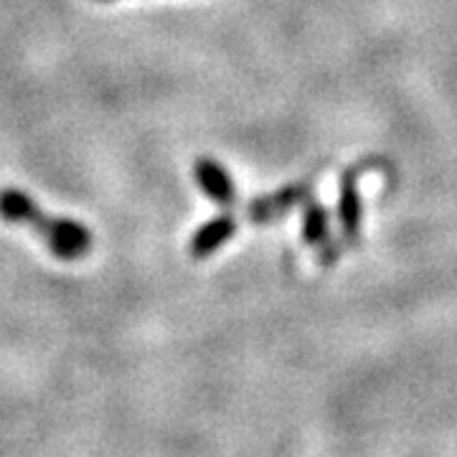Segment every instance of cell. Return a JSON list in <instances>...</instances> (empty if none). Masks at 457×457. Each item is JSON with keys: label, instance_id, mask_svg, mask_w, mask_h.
<instances>
[{"label": "cell", "instance_id": "52a82bcc", "mask_svg": "<svg viewBox=\"0 0 457 457\" xmlns=\"http://www.w3.org/2000/svg\"><path fill=\"white\" fill-rule=\"evenodd\" d=\"M97 3H112V0H97Z\"/></svg>", "mask_w": 457, "mask_h": 457}, {"label": "cell", "instance_id": "3957f363", "mask_svg": "<svg viewBox=\"0 0 457 457\" xmlns=\"http://www.w3.org/2000/svg\"><path fill=\"white\" fill-rule=\"evenodd\" d=\"M374 163L351 165L341 176V191H338V224L341 237L348 246H356L361 242V227H363V204L359 194V179L371 170Z\"/></svg>", "mask_w": 457, "mask_h": 457}, {"label": "cell", "instance_id": "8992f818", "mask_svg": "<svg viewBox=\"0 0 457 457\" xmlns=\"http://www.w3.org/2000/svg\"><path fill=\"white\" fill-rule=\"evenodd\" d=\"M239 231V221L231 213H219L209 221H204L201 227L194 231V237L188 239V254L194 260H206L216 254L221 246L227 245L228 239Z\"/></svg>", "mask_w": 457, "mask_h": 457}, {"label": "cell", "instance_id": "6da1fadb", "mask_svg": "<svg viewBox=\"0 0 457 457\" xmlns=\"http://www.w3.org/2000/svg\"><path fill=\"white\" fill-rule=\"evenodd\" d=\"M0 221H5L8 227L33 228L41 237L44 246L62 262L84 260L95 246V234L82 221L66 216H49L38 209L36 198L11 186L0 188Z\"/></svg>", "mask_w": 457, "mask_h": 457}, {"label": "cell", "instance_id": "7a4b0ae2", "mask_svg": "<svg viewBox=\"0 0 457 457\" xmlns=\"http://www.w3.org/2000/svg\"><path fill=\"white\" fill-rule=\"evenodd\" d=\"M308 198H312L311 183H305V180L287 183V186H282V188L272 191V194L252 198L245 206V213L254 227H270V224H275L279 219H285L297 206H305Z\"/></svg>", "mask_w": 457, "mask_h": 457}, {"label": "cell", "instance_id": "5b68a950", "mask_svg": "<svg viewBox=\"0 0 457 457\" xmlns=\"http://www.w3.org/2000/svg\"><path fill=\"white\" fill-rule=\"evenodd\" d=\"M194 179L201 194L212 198L213 204L224 206V209H234L239 201V191L234 186V179L228 176V170L219 163L216 158H198L194 163Z\"/></svg>", "mask_w": 457, "mask_h": 457}, {"label": "cell", "instance_id": "277c9868", "mask_svg": "<svg viewBox=\"0 0 457 457\" xmlns=\"http://www.w3.org/2000/svg\"><path fill=\"white\" fill-rule=\"evenodd\" d=\"M303 239L320 254V262L330 267L341 257V249L330 237V216L318 198H308L303 206Z\"/></svg>", "mask_w": 457, "mask_h": 457}]
</instances>
